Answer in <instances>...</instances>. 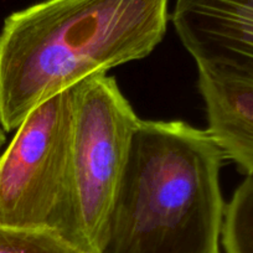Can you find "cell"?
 Masks as SVG:
<instances>
[{"label": "cell", "instance_id": "6da1fadb", "mask_svg": "<svg viewBox=\"0 0 253 253\" xmlns=\"http://www.w3.org/2000/svg\"><path fill=\"white\" fill-rule=\"evenodd\" d=\"M169 0H43L0 33V126L13 132L39 104L163 41Z\"/></svg>", "mask_w": 253, "mask_h": 253}, {"label": "cell", "instance_id": "7a4b0ae2", "mask_svg": "<svg viewBox=\"0 0 253 253\" xmlns=\"http://www.w3.org/2000/svg\"><path fill=\"white\" fill-rule=\"evenodd\" d=\"M223 160L208 129L140 119L101 253H220Z\"/></svg>", "mask_w": 253, "mask_h": 253}, {"label": "cell", "instance_id": "3957f363", "mask_svg": "<svg viewBox=\"0 0 253 253\" xmlns=\"http://www.w3.org/2000/svg\"><path fill=\"white\" fill-rule=\"evenodd\" d=\"M75 86L28 114L0 154V225L47 230L84 252L74 191Z\"/></svg>", "mask_w": 253, "mask_h": 253}, {"label": "cell", "instance_id": "277c9868", "mask_svg": "<svg viewBox=\"0 0 253 253\" xmlns=\"http://www.w3.org/2000/svg\"><path fill=\"white\" fill-rule=\"evenodd\" d=\"M139 121L113 77L102 72L75 84V209L84 253H101Z\"/></svg>", "mask_w": 253, "mask_h": 253}, {"label": "cell", "instance_id": "5b68a950", "mask_svg": "<svg viewBox=\"0 0 253 253\" xmlns=\"http://www.w3.org/2000/svg\"><path fill=\"white\" fill-rule=\"evenodd\" d=\"M171 21L198 70L253 79V0H176Z\"/></svg>", "mask_w": 253, "mask_h": 253}, {"label": "cell", "instance_id": "8992f818", "mask_svg": "<svg viewBox=\"0 0 253 253\" xmlns=\"http://www.w3.org/2000/svg\"><path fill=\"white\" fill-rule=\"evenodd\" d=\"M198 87L208 116V132L225 159L253 175V79L198 70Z\"/></svg>", "mask_w": 253, "mask_h": 253}, {"label": "cell", "instance_id": "52a82bcc", "mask_svg": "<svg viewBox=\"0 0 253 253\" xmlns=\"http://www.w3.org/2000/svg\"><path fill=\"white\" fill-rule=\"evenodd\" d=\"M221 241L226 253H253V175L246 176L226 205Z\"/></svg>", "mask_w": 253, "mask_h": 253}, {"label": "cell", "instance_id": "ba28073f", "mask_svg": "<svg viewBox=\"0 0 253 253\" xmlns=\"http://www.w3.org/2000/svg\"><path fill=\"white\" fill-rule=\"evenodd\" d=\"M0 253H84L47 230L0 225Z\"/></svg>", "mask_w": 253, "mask_h": 253}, {"label": "cell", "instance_id": "9c48e42d", "mask_svg": "<svg viewBox=\"0 0 253 253\" xmlns=\"http://www.w3.org/2000/svg\"><path fill=\"white\" fill-rule=\"evenodd\" d=\"M4 144H5V130L0 126V154H1V148Z\"/></svg>", "mask_w": 253, "mask_h": 253}]
</instances>
